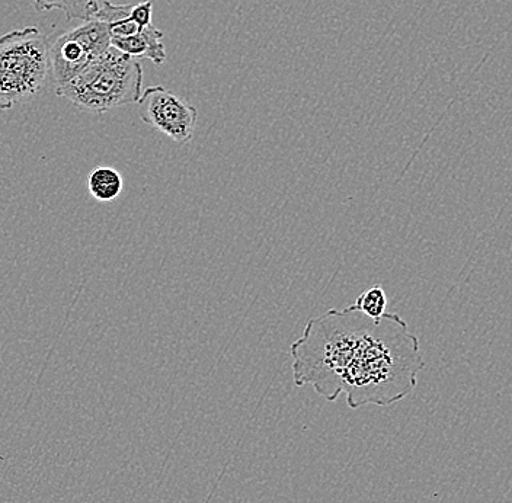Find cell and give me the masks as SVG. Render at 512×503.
I'll return each mask as SVG.
<instances>
[{"instance_id": "cell-5", "label": "cell", "mask_w": 512, "mask_h": 503, "mask_svg": "<svg viewBox=\"0 0 512 503\" xmlns=\"http://www.w3.org/2000/svg\"><path fill=\"white\" fill-rule=\"evenodd\" d=\"M139 105L140 120L172 142L185 146L194 139L198 111L185 99L163 86H150L143 92Z\"/></svg>"}, {"instance_id": "cell-1", "label": "cell", "mask_w": 512, "mask_h": 503, "mask_svg": "<svg viewBox=\"0 0 512 503\" xmlns=\"http://www.w3.org/2000/svg\"><path fill=\"white\" fill-rule=\"evenodd\" d=\"M290 354L297 387L331 403L344 394L351 409L400 402L425 367L418 336L398 313L371 319L354 304L312 317Z\"/></svg>"}, {"instance_id": "cell-10", "label": "cell", "mask_w": 512, "mask_h": 503, "mask_svg": "<svg viewBox=\"0 0 512 503\" xmlns=\"http://www.w3.org/2000/svg\"><path fill=\"white\" fill-rule=\"evenodd\" d=\"M130 18L133 19L140 28H147L153 25L152 0H146V2L139 3V5L131 6Z\"/></svg>"}, {"instance_id": "cell-8", "label": "cell", "mask_w": 512, "mask_h": 503, "mask_svg": "<svg viewBox=\"0 0 512 503\" xmlns=\"http://www.w3.org/2000/svg\"><path fill=\"white\" fill-rule=\"evenodd\" d=\"M38 12L62 11L67 19L88 21L98 11V0H34Z\"/></svg>"}, {"instance_id": "cell-4", "label": "cell", "mask_w": 512, "mask_h": 503, "mask_svg": "<svg viewBox=\"0 0 512 503\" xmlns=\"http://www.w3.org/2000/svg\"><path fill=\"white\" fill-rule=\"evenodd\" d=\"M111 47L107 24L92 16L64 32L50 46V76L54 88L66 85Z\"/></svg>"}, {"instance_id": "cell-9", "label": "cell", "mask_w": 512, "mask_h": 503, "mask_svg": "<svg viewBox=\"0 0 512 503\" xmlns=\"http://www.w3.org/2000/svg\"><path fill=\"white\" fill-rule=\"evenodd\" d=\"M387 304L389 301H387L386 291L382 285L377 284L360 294L354 306L371 319H380L387 313Z\"/></svg>"}, {"instance_id": "cell-7", "label": "cell", "mask_w": 512, "mask_h": 503, "mask_svg": "<svg viewBox=\"0 0 512 503\" xmlns=\"http://www.w3.org/2000/svg\"><path fill=\"white\" fill-rule=\"evenodd\" d=\"M124 188V179L117 169L110 166H98L88 176L89 194L101 203H111L120 197Z\"/></svg>"}, {"instance_id": "cell-6", "label": "cell", "mask_w": 512, "mask_h": 503, "mask_svg": "<svg viewBox=\"0 0 512 503\" xmlns=\"http://www.w3.org/2000/svg\"><path fill=\"white\" fill-rule=\"evenodd\" d=\"M165 34L155 25L143 28L131 37L111 38V47L133 59H147L162 66L166 62Z\"/></svg>"}, {"instance_id": "cell-2", "label": "cell", "mask_w": 512, "mask_h": 503, "mask_svg": "<svg viewBox=\"0 0 512 503\" xmlns=\"http://www.w3.org/2000/svg\"><path fill=\"white\" fill-rule=\"evenodd\" d=\"M143 67L139 60L108 48L75 79L56 89L79 110L102 114L139 104L143 94Z\"/></svg>"}, {"instance_id": "cell-3", "label": "cell", "mask_w": 512, "mask_h": 503, "mask_svg": "<svg viewBox=\"0 0 512 503\" xmlns=\"http://www.w3.org/2000/svg\"><path fill=\"white\" fill-rule=\"evenodd\" d=\"M50 76V44L37 27L0 37V111L40 94Z\"/></svg>"}]
</instances>
